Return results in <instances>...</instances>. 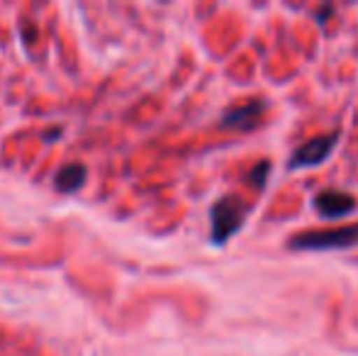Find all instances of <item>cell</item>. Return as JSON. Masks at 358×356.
<instances>
[{
    "label": "cell",
    "instance_id": "cell-1",
    "mask_svg": "<svg viewBox=\"0 0 358 356\" xmlns=\"http://www.w3.org/2000/svg\"><path fill=\"white\" fill-rule=\"evenodd\" d=\"M358 247V222L341 225L331 229H310L295 232L287 239V249L292 252H334V249Z\"/></svg>",
    "mask_w": 358,
    "mask_h": 356
},
{
    "label": "cell",
    "instance_id": "cell-3",
    "mask_svg": "<svg viewBox=\"0 0 358 356\" xmlns=\"http://www.w3.org/2000/svg\"><path fill=\"white\" fill-rule=\"evenodd\" d=\"M341 132L331 129L327 134H317V137L302 142L300 147L292 149V154L287 157V169L297 171V169H315L320 164H324L327 159L334 154V149L339 147Z\"/></svg>",
    "mask_w": 358,
    "mask_h": 356
},
{
    "label": "cell",
    "instance_id": "cell-5",
    "mask_svg": "<svg viewBox=\"0 0 358 356\" xmlns=\"http://www.w3.org/2000/svg\"><path fill=\"white\" fill-rule=\"evenodd\" d=\"M266 103L261 98H251L244 103H236L231 108H227L220 118V124L231 132H246V129H254L256 124L264 120Z\"/></svg>",
    "mask_w": 358,
    "mask_h": 356
},
{
    "label": "cell",
    "instance_id": "cell-8",
    "mask_svg": "<svg viewBox=\"0 0 358 356\" xmlns=\"http://www.w3.org/2000/svg\"><path fill=\"white\" fill-rule=\"evenodd\" d=\"M334 13V5H327V8H320L317 10V20H320L322 24L327 22V17H329V15Z\"/></svg>",
    "mask_w": 358,
    "mask_h": 356
},
{
    "label": "cell",
    "instance_id": "cell-6",
    "mask_svg": "<svg viewBox=\"0 0 358 356\" xmlns=\"http://www.w3.org/2000/svg\"><path fill=\"white\" fill-rule=\"evenodd\" d=\"M83 180H85V166L78 162H71L59 169L57 188L62 190V193H73V190H78L80 185H83Z\"/></svg>",
    "mask_w": 358,
    "mask_h": 356
},
{
    "label": "cell",
    "instance_id": "cell-4",
    "mask_svg": "<svg viewBox=\"0 0 358 356\" xmlns=\"http://www.w3.org/2000/svg\"><path fill=\"white\" fill-rule=\"evenodd\" d=\"M312 208L317 210V215L327 220H339L346 215H354L358 210V198L349 190L341 188H324L320 193H315L312 198Z\"/></svg>",
    "mask_w": 358,
    "mask_h": 356
},
{
    "label": "cell",
    "instance_id": "cell-7",
    "mask_svg": "<svg viewBox=\"0 0 358 356\" xmlns=\"http://www.w3.org/2000/svg\"><path fill=\"white\" fill-rule=\"evenodd\" d=\"M271 171H273V162H271V159H259V162L246 171L244 180L256 190V193H261V190L266 188V183H268Z\"/></svg>",
    "mask_w": 358,
    "mask_h": 356
},
{
    "label": "cell",
    "instance_id": "cell-2",
    "mask_svg": "<svg viewBox=\"0 0 358 356\" xmlns=\"http://www.w3.org/2000/svg\"><path fill=\"white\" fill-rule=\"evenodd\" d=\"M249 210L251 208L246 205V200L234 193L217 198L210 208V239H213V244L229 242L246 225Z\"/></svg>",
    "mask_w": 358,
    "mask_h": 356
}]
</instances>
